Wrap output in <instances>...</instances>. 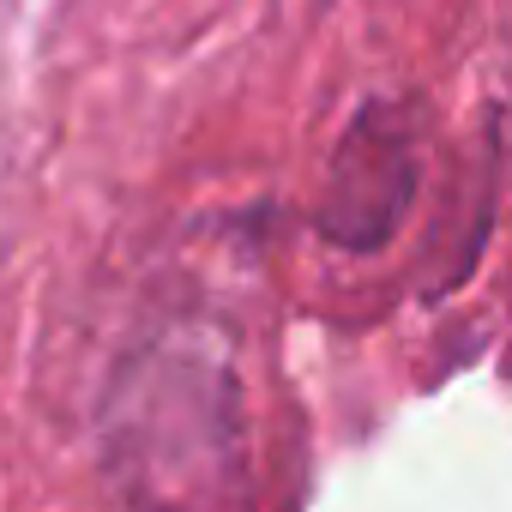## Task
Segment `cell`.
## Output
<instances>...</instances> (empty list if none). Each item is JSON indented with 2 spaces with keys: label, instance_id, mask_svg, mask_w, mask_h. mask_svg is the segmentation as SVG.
I'll return each mask as SVG.
<instances>
[{
  "label": "cell",
  "instance_id": "6da1fadb",
  "mask_svg": "<svg viewBox=\"0 0 512 512\" xmlns=\"http://www.w3.org/2000/svg\"><path fill=\"white\" fill-rule=\"evenodd\" d=\"M103 470L133 512H229L247 470V404L229 350L175 326L145 338L103 398Z\"/></svg>",
  "mask_w": 512,
  "mask_h": 512
},
{
  "label": "cell",
  "instance_id": "7a4b0ae2",
  "mask_svg": "<svg viewBox=\"0 0 512 512\" xmlns=\"http://www.w3.org/2000/svg\"><path fill=\"white\" fill-rule=\"evenodd\" d=\"M410 193H416V145L392 115L368 109L344 133V145L326 169V193L314 211L320 235L350 247V253H368L404 223Z\"/></svg>",
  "mask_w": 512,
  "mask_h": 512
}]
</instances>
